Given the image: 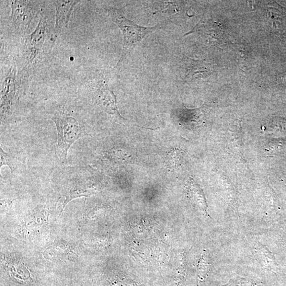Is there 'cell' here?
<instances>
[{
  "mask_svg": "<svg viewBox=\"0 0 286 286\" xmlns=\"http://www.w3.org/2000/svg\"><path fill=\"white\" fill-rule=\"evenodd\" d=\"M57 132L56 153L60 161L67 164V153L71 146L87 134L84 122L64 112L57 113L52 117Z\"/></svg>",
  "mask_w": 286,
  "mask_h": 286,
  "instance_id": "cell-1",
  "label": "cell"
},
{
  "mask_svg": "<svg viewBox=\"0 0 286 286\" xmlns=\"http://www.w3.org/2000/svg\"><path fill=\"white\" fill-rule=\"evenodd\" d=\"M107 11L112 21L118 26L123 34L124 47L117 64L119 65L128 53L139 45L146 35L156 30L158 26L145 27L137 25L126 18L119 9L111 8L108 9Z\"/></svg>",
  "mask_w": 286,
  "mask_h": 286,
  "instance_id": "cell-2",
  "label": "cell"
},
{
  "mask_svg": "<svg viewBox=\"0 0 286 286\" xmlns=\"http://www.w3.org/2000/svg\"><path fill=\"white\" fill-rule=\"evenodd\" d=\"M11 26L23 32L27 30L34 16L37 14L36 2L14 1L11 2Z\"/></svg>",
  "mask_w": 286,
  "mask_h": 286,
  "instance_id": "cell-3",
  "label": "cell"
},
{
  "mask_svg": "<svg viewBox=\"0 0 286 286\" xmlns=\"http://www.w3.org/2000/svg\"><path fill=\"white\" fill-rule=\"evenodd\" d=\"M15 74V70L10 71L2 84L1 89L2 123H4L11 115L18 98Z\"/></svg>",
  "mask_w": 286,
  "mask_h": 286,
  "instance_id": "cell-4",
  "label": "cell"
},
{
  "mask_svg": "<svg viewBox=\"0 0 286 286\" xmlns=\"http://www.w3.org/2000/svg\"><path fill=\"white\" fill-rule=\"evenodd\" d=\"M46 25V19L42 16L36 29L25 41V52L28 64H31L40 53L45 38Z\"/></svg>",
  "mask_w": 286,
  "mask_h": 286,
  "instance_id": "cell-5",
  "label": "cell"
},
{
  "mask_svg": "<svg viewBox=\"0 0 286 286\" xmlns=\"http://www.w3.org/2000/svg\"><path fill=\"white\" fill-rule=\"evenodd\" d=\"M79 1H53L56 9L55 29L60 32L67 28L73 11Z\"/></svg>",
  "mask_w": 286,
  "mask_h": 286,
  "instance_id": "cell-6",
  "label": "cell"
},
{
  "mask_svg": "<svg viewBox=\"0 0 286 286\" xmlns=\"http://www.w3.org/2000/svg\"><path fill=\"white\" fill-rule=\"evenodd\" d=\"M97 102L109 113L120 117L115 96L109 90H103L98 94Z\"/></svg>",
  "mask_w": 286,
  "mask_h": 286,
  "instance_id": "cell-7",
  "label": "cell"
},
{
  "mask_svg": "<svg viewBox=\"0 0 286 286\" xmlns=\"http://www.w3.org/2000/svg\"><path fill=\"white\" fill-rule=\"evenodd\" d=\"M0 152H1V159H0V168L1 169L5 166H7L10 169L11 173H13L15 170L14 159L12 156L6 153L1 146L0 147Z\"/></svg>",
  "mask_w": 286,
  "mask_h": 286,
  "instance_id": "cell-8",
  "label": "cell"
},
{
  "mask_svg": "<svg viewBox=\"0 0 286 286\" xmlns=\"http://www.w3.org/2000/svg\"><path fill=\"white\" fill-rule=\"evenodd\" d=\"M279 80H280V81H286V74H283V75H280L279 76Z\"/></svg>",
  "mask_w": 286,
  "mask_h": 286,
  "instance_id": "cell-9",
  "label": "cell"
}]
</instances>
